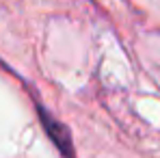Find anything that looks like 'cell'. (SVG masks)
Segmentation results:
<instances>
[{"instance_id":"cell-1","label":"cell","mask_w":160,"mask_h":158,"mask_svg":"<svg viewBox=\"0 0 160 158\" xmlns=\"http://www.w3.org/2000/svg\"><path fill=\"white\" fill-rule=\"evenodd\" d=\"M39 115H41V121H43L46 132L54 139V143L61 147V152H63L65 156H69V154H72V147H69V134L65 132V128H61V124H58V121H54V119L46 113V110H43V108H39Z\"/></svg>"}]
</instances>
